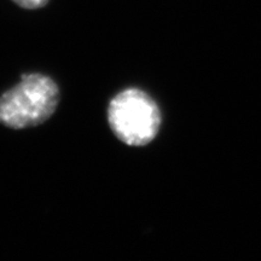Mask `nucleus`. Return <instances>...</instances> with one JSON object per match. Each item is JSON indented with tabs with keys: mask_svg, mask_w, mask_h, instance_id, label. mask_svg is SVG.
<instances>
[{
	"mask_svg": "<svg viewBox=\"0 0 261 261\" xmlns=\"http://www.w3.org/2000/svg\"><path fill=\"white\" fill-rule=\"evenodd\" d=\"M58 102L60 90L51 77L22 75L21 83L0 97V123L12 129L38 126L50 119Z\"/></svg>",
	"mask_w": 261,
	"mask_h": 261,
	"instance_id": "obj_1",
	"label": "nucleus"
},
{
	"mask_svg": "<svg viewBox=\"0 0 261 261\" xmlns=\"http://www.w3.org/2000/svg\"><path fill=\"white\" fill-rule=\"evenodd\" d=\"M108 121L117 138L127 145L151 142L161 125V114L148 94L137 89L122 91L110 100Z\"/></svg>",
	"mask_w": 261,
	"mask_h": 261,
	"instance_id": "obj_2",
	"label": "nucleus"
},
{
	"mask_svg": "<svg viewBox=\"0 0 261 261\" xmlns=\"http://www.w3.org/2000/svg\"><path fill=\"white\" fill-rule=\"evenodd\" d=\"M12 2H15L21 8L33 10L45 6L48 3V0H12Z\"/></svg>",
	"mask_w": 261,
	"mask_h": 261,
	"instance_id": "obj_3",
	"label": "nucleus"
}]
</instances>
